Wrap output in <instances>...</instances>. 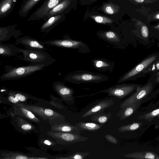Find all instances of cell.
<instances>
[{
  "instance_id": "obj_1",
  "label": "cell",
  "mask_w": 159,
  "mask_h": 159,
  "mask_svg": "<svg viewBox=\"0 0 159 159\" xmlns=\"http://www.w3.org/2000/svg\"><path fill=\"white\" fill-rule=\"evenodd\" d=\"M47 66L44 64L30 63L28 65L15 66L8 65L5 66V72L0 76L3 81L20 79L43 70Z\"/></svg>"
},
{
  "instance_id": "obj_2",
  "label": "cell",
  "mask_w": 159,
  "mask_h": 159,
  "mask_svg": "<svg viewBox=\"0 0 159 159\" xmlns=\"http://www.w3.org/2000/svg\"><path fill=\"white\" fill-rule=\"evenodd\" d=\"M64 79L66 81L75 84L98 83L108 80L109 78L100 73L80 70L70 72Z\"/></svg>"
},
{
  "instance_id": "obj_3",
  "label": "cell",
  "mask_w": 159,
  "mask_h": 159,
  "mask_svg": "<svg viewBox=\"0 0 159 159\" xmlns=\"http://www.w3.org/2000/svg\"><path fill=\"white\" fill-rule=\"evenodd\" d=\"M22 57L20 59L35 64H41L48 66L55 62L56 60L44 50L20 48Z\"/></svg>"
},
{
  "instance_id": "obj_4",
  "label": "cell",
  "mask_w": 159,
  "mask_h": 159,
  "mask_svg": "<svg viewBox=\"0 0 159 159\" xmlns=\"http://www.w3.org/2000/svg\"><path fill=\"white\" fill-rule=\"evenodd\" d=\"M46 45L59 47L77 49L80 52L86 53L89 51L86 44L80 41L72 39L64 36L61 39H56L45 41Z\"/></svg>"
},
{
  "instance_id": "obj_5",
  "label": "cell",
  "mask_w": 159,
  "mask_h": 159,
  "mask_svg": "<svg viewBox=\"0 0 159 159\" xmlns=\"http://www.w3.org/2000/svg\"><path fill=\"white\" fill-rule=\"evenodd\" d=\"M137 85L134 84H118L100 92L106 93L111 97L122 99L133 92L137 89Z\"/></svg>"
},
{
  "instance_id": "obj_6",
  "label": "cell",
  "mask_w": 159,
  "mask_h": 159,
  "mask_svg": "<svg viewBox=\"0 0 159 159\" xmlns=\"http://www.w3.org/2000/svg\"><path fill=\"white\" fill-rule=\"evenodd\" d=\"M153 88L150 83H148L143 86L137 87L136 92L126 98L120 104L121 108L138 102H142L143 100L151 92Z\"/></svg>"
},
{
  "instance_id": "obj_7",
  "label": "cell",
  "mask_w": 159,
  "mask_h": 159,
  "mask_svg": "<svg viewBox=\"0 0 159 159\" xmlns=\"http://www.w3.org/2000/svg\"><path fill=\"white\" fill-rule=\"evenodd\" d=\"M155 55L152 56L143 60L133 69L129 71L117 81L116 83H122L131 79L135 75L143 71L148 66L154 62L157 59Z\"/></svg>"
},
{
  "instance_id": "obj_8",
  "label": "cell",
  "mask_w": 159,
  "mask_h": 159,
  "mask_svg": "<svg viewBox=\"0 0 159 159\" xmlns=\"http://www.w3.org/2000/svg\"><path fill=\"white\" fill-rule=\"evenodd\" d=\"M63 0H46L27 20V21L42 19L44 15Z\"/></svg>"
},
{
  "instance_id": "obj_9",
  "label": "cell",
  "mask_w": 159,
  "mask_h": 159,
  "mask_svg": "<svg viewBox=\"0 0 159 159\" xmlns=\"http://www.w3.org/2000/svg\"><path fill=\"white\" fill-rule=\"evenodd\" d=\"M50 134L52 136L58 139L64 143H74L84 142L88 139V138L80 134L69 133L52 132Z\"/></svg>"
},
{
  "instance_id": "obj_10",
  "label": "cell",
  "mask_w": 159,
  "mask_h": 159,
  "mask_svg": "<svg viewBox=\"0 0 159 159\" xmlns=\"http://www.w3.org/2000/svg\"><path fill=\"white\" fill-rule=\"evenodd\" d=\"M114 104L113 100L108 97L101 99L83 114L81 117L84 118L89 117L96 113L104 111L105 109L111 107Z\"/></svg>"
},
{
  "instance_id": "obj_11",
  "label": "cell",
  "mask_w": 159,
  "mask_h": 159,
  "mask_svg": "<svg viewBox=\"0 0 159 159\" xmlns=\"http://www.w3.org/2000/svg\"><path fill=\"white\" fill-rule=\"evenodd\" d=\"M20 44L26 48L33 49L47 50L45 44L35 39L28 36H25L18 38L16 43V45Z\"/></svg>"
},
{
  "instance_id": "obj_12",
  "label": "cell",
  "mask_w": 159,
  "mask_h": 159,
  "mask_svg": "<svg viewBox=\"0 0 159 159\" xmlns=\"http://www.w3.org/2000/svg\"><path fill=\"white\" fill-rule=\"evenodd\" d=\"M52 87L58 94L66 101L74 102L75 97L73 96L74 90L66 85L61 81H56L52 84Z\"/></svg>"
},
{
  "instance_id": "obj_13",
  "label": "cell",
  "mask_w": 159,
  "mask_h": 159,
  "mask_svg": "<svg viewBox=\"0 0 159 159\" xmlns=\"http://www.w3.org/2000/svg\"><path fill=\"white\" fill-rule=\"evenodd\" d=\"M16 27L15 25L0 27V43L8 40L11 37L17 39L23 34L20 30L16 29Z\"/></svg>"
},
{
  "instance_id": "obj_14",
  "label": "cell",
  "mask_w": 159,
  "mask_h": 159,
  "mask_svg": "<svg viewBox=\"0 0 159 159\" xmlns=\"http://www.w3.org/2000/svg\"><path fill=\"white\" fill-rule=\"evenodd\" d=\"M71 2V0H63L47 13L42 19L45 22L53 16L65 13L69 8Z\"/></svg>"
},
{
  "instance_id": "obj_15",
  "label": "cell",
  "mask_w": 159,
  "mask_h": 159,
  "mask_svg": "<svg viewBox=\"0 0 159 159\" xmlns=\"http://www.w3.org/2000/svg\"><path fill=\"white\" fill-rule=\"evenodd\" d=\"M65 18L64 13H61L50 17L42 25L40 30L41 32L47 33L63 20Z\"/></svg>"
},
{
  "instance_id": "obj_16",
  "label": "cell",
  "mask_w": 159,
  "mask_h": 159,
  "mask_svg": "<svg viewBox=\"0 0 159 159\" xmlns=\"http://www.w3.org/2000/svg\"><path fill=\"white\" fill-rule=\"evenodd\" d=\"M93 67L101 71H113L115 65L114 62L111 61L103 58L94 59L92 60Z\"/></svg>"
},
{
  "instance_id": "obj_17",
  "label": "cell",
  "mask_w": 159,
  "mask_h": 159,
  "mask_svg": "<svg viewBox=\"0 0 159 159\" xmlns=\"http://www.w3.org/2000/svg\"><path fill=\"white\" fill-rule=\"evenodd\" d=\"M21 53L20 48L11 44H4L0 43V55L3 57L17 56Z\"/></svg>"
},
{
  "instance_id": "obj_18",
  "label": "cell",
  "mask_w": 159,
  "mask_h": 159,
  "mask_svg": "<svg viewBox=\"0 0 159 159\" xmlns=\"http://www.w3.org/2000/svg\"><path fill=\"white\" fill-rule=\"evenodd\" d=\"M142 102H138L131 104L121 108L116 115L120 120L128 118L134 113L139 107Z\"/></svg>"
},
{
  "instance_id": "obj_19",
  "label": "cell",
  "mask_w": 159,
  "mask_h": 159,
  "mask_svg": "<svg viewBox=\"0 0 159 159\" xmlns=\"http://www.w3.org/2000/svg\"><path fill=\"white\" fill-rule=\"evenodd\" d=\"M15 5L14 0H1L0 19L7 16L12 11Z\"/></svg>"
},
{
  "instance_id": "obj_20",
  "label": "cell",
  "mask_w": 159,
  "mask_h": 159,
  "mask_svg": "<svg viewBox=\"0 0 159 159\" xmlns=\"http://www.w3.org/2000/svg\"><path fill=\"white\" fill-rule=\"evenodd\" d=\"M124 156L127 158L134 159H159V156L157 154L152 152L147 151L129 153Z\"/></svg>"
},
{
  "instance_id": "obj_21",
  "label": "cell",
  "mask_w": 159,
  "mask_h": 159,
  "mask_svg": "<svg viewBox=\"0 0 159 159\" xmlns=\"http://www.w3.org/2000/svg\"><path fill=\"white\" fill-rule=\"evenodd\" d=\"M75 126L77 129L80 131H94L99 129L103 126V124L92 122L83 121L78 123Z\"/></svg>"
},
{
  "instance_id": "obj_22",
  "label": "cell",
  "mask_w": 159,
  "mask_h": 159,
  "mask_svg": "<svg viewBox=\"0 0 159 159\" xmlns=\"http://www.w3.org/2000/svg\"><path fill=\"white\" fill-rule=\"evenodd\" d=\"M41 0H24L19 11L20 16L26 17L31 9Z\"/></svg>"
},
{
  "instance_id": "obj_23",
  "label": "cell",
  "mask_w": 159,
  "mask_h": 159,
  "mask_svg": "<svg viewBox=\"0 0 159 159\" xmlns=\"http://www.w3.org/2000/svg\"><path fill=\"white\" fill-rule=\"evenodd\" d=\"M111 116V114L110 112L106 113L103 111L94 114L90 116L89 118L92 121L103 124L107 122Z\"/></svg>"
},
{
  "instance_id": "obj_24",
  "label": "cell",
  "mask_w": 159,
  "mask_h": 159,
  "mask_svg": "<svg viewBox=\"0 0 159 159\" xmlns=\"http://www.w3.org/2000/svg\"><path fill=\"white\" fill-rule=\"evenodd\" d=\"M54 130L61 132L69 133L80 134L81 133L75 127V126L72 125L69 123L62 124L54 128Z\"/></svg>"
},
{
  "instance_id": "obj_25",
  "label": "cell",
  "mask_w": 159,
  "mask_h": 159,
  "mask_svg": "<svg viewBox=\"0 0 159 159\" xmlns=\"http://www.w3.org/2000/svg\"><path fill=\"white\" fill-rule=\"evenodd\" d=\"M100 35L103 39L110 42H118L120 41L118 36L112 31L104 32L100 34Z\"/></svg>"
},
{
  "instance_id": "obj_26",
  "label": "cell",
  "mask_w": 159,
  "mask_h": 159,
  "mask_svg": "<svg viewBox=\"0 0 159 159\" xmlns=\"http://www.w3.org/2000/svg\"><path fill=\"white\" fill-rule=\"evenodd\" d=\"M142 123L135 122L120 126L117 130L121 132L131 131L137 129L141 126Z\"/></svg>"
},
{
  "instance_id": "obj_27",
  "label": "cell",
  "mask_w": 159,
  "mask_h": 159,
  "mask_svg": "<svg viewBox=\"0 0 159 159\" xmlns=\"http://www.w3.org/2000/svg\"><path fill=\"white\" fill-rule=\"evenodd\" d=\"M118 6L115 5L107 3L104 5L103 6V11L106 13L109 14H113L117 13L119 8Z\"/></svg>"
},
{
  "instance_id": "obj_28",
  "label": "cell",
  "mask_w": 159,
  "mask_h": 159,
  "mask_svg": "<svg viewBox=\"0 0 159 159\" xmlns=\"http://www.w3.org/2000/svg\"><path fill=\"white\" fill-rule=\"evenodd\" d=\"M159 115V108L152 110L151 111L141 115L139 116L140 119L149 120Z\"/></svg>"
},
{
  "instance_id": "obj_29",
  "label": "cell",
  "mask_w": 159,
  "mask_h": 159,
  "mask_svg": "<svg viewBox=\"0 0 159 159\" xmlns=\"http://www.w3.org/2000/svg\"><path fill=\"white\" fill-rule=\"evenodd\" d=\"M91 17L97 23L101 24H111L112 20L108 17L100 16H91Z\"/></svg>"
},
{
  "instance_id": "obj_30",
  "label": "cell",
  "mask_w": 159,
  "mask_h": 159,
  "mask_svg": "<svg viewBox=\"0 0 159 159\" xmlns=\"http://www.w3.org/2000/svg\"><path fill=\"white\" fill-rule=\"evenodd\" d=\"M159 70V59L153 62L143 72L145 73H150Z\"/></svg>"
},
{
  "instance_id": "obj_31",
  "label": "cell",
  "mask_w": 159,
  "mask_h": 159,
  "mask_svg": "<svg viewBox=\"0 0 159 159\" xmlns=\"http://www.w3.org/2000/svg\"><path fill=\"white\" fill-rule=\"evenodd\" d=\"M89 154L88 152H77L72 155L63 158L69 159H84Z\"/></svg>"
},
{
  "instance_id": "obj_32",
  "label": "cell",
  "mask_w": 159,
  "mask_h": 159,
  "mask_svg": "<svg viewBox=\"0 0 159 159\" xmlns=\"http://www.w3.org/2000/svg\"><path fill=\"white\" fill-rule=\"evenodd\" d=\"M20 109L23 114H24L25 116L28 118L34 121H38V119L31 111L27 110L24 107H21Z\"/></svg>"
},
{
  "instance_id": "obj_33",
  "label": "cell",
  "mask_w": 159,
  "mask_h": 159,
  "mask_svg": "<svg viewBox=\"0 0 159 159\" xmlns=\"http://www.w3.org/2000/svg\"><path fill=\"white\" fill-rule=\"evenodd\" d=\"M140 29L143 37L145 39H147L149 35V31L147 27L143 23L141 26Z\"/></svg>"
},
{
  "instance_id": "obj_34",
  "label": "cell",
  "mask_w": 159,
  "mask_h": 159,
  "mask_svg": "<svg viewBox=\"0 0 159 159\" xmlns=\"http://www.w3.org/2000/svg\"><path fill=\"white\" fill-rule=\"evenodd\" d=\"M9 94L16 97L18 98L19 101L21 102L25 101L26 99V96L23 94L17 92H11L9 93Z\"/></svg>"
},
{
  "instance_id": "obj_35",
  "label": "cell",
  "mask_w": 159,
  "mask_h": 159,
  "mask_svg": "<svg viewBox=\"0 0 159 159\" xmlns=\"http://www.w3.org/2000/svg\"><path fill=\"white\" fill-rule=\"evenodd\" d=\"M105 138L107 141L112 143L117 144L118 143V140L117 139L110 134L106 135Z\"/></svg>"
},
{
  "instance_id": "obj_36",
  "label": "cell",
  "mask_w": 159,
  "mask_h": 159,
  "mask_svg": "<svg viewBox=\"0 0 159 159\" xmlns=\"http://www.w3.org/2000/svg\"><path fill=\"white\" fill-rule=\"evenodd\" d=\"M21 128L24 130H29L32 129V126L29 124H25L21 126Z\"/></svg>"
},
{
  "instance_id": "obj_37",
  "label": "cell",
  "mask_w": 159,
  "mask_h": 159,
  "mask_svg": "<svg viewBox=\"0 0 159 159\" xmlns=\"http://www.w3.org/2000/svg\"><path fill=\"white\" fill-rule=\"evenodd\" d=\"M8 100L10 102L12 103H16L17 102L15 99V97H14L12 95H11L9 97Z\"/></svg>"
},
{
  "instance_id": "obj_38",
  "label": "cell",
  "mask_w": 159,
  "mask_h": 159,
  "mask_svg": "<svg viewBox=\"0 0 159 159\" xmlns=\"http://www.w3.org/2000/svg\"><path fill=\"white\" fill-rule=\"evenodd\" d=\"M153 19L154 20H159V11L157 12L153 17Z\"/></svg>"
},
{
  "instance_id": "obj_39",
  "label": "cell",
  "mask_w": 159,
  "mask_h": 159,
  "mask_svg": "<svg viewBox=\"0 0 159 159\" xmlns=\"http://www.w3.org/2000/svg\"><path fill=\"white\" fill-rule=\"evenodd\" d=\"M44 143L45 144L49 145H50L51 144V143L48 140H45L44 141Z\"/></svg>"
},
{
  "instance_id": "obj_40",
  "label": "cell",
  "mask_w": 159,
  "mask_h": 159,
  "mask_svg": "<svg viewBox=\"0 0 159 159\" xmlns=\"http://www.w3.org/2000/svg\"><path fill=\"white\" fill-rule=\"evenodd\" d=\"M145 0H135V1L137 2L141 3L143 2Z\"/></svg>"
},
{
  "instance_id": "obj_41",
  "label": "cell",
  "mask_w": 159,
  "mask_h": 159,
  "mask_svg": "<svg viewBox=\"0 0 159 159\" xmlns=\"http://www.w3.org/2000/svg\"><path fill=\"white\" fill-rule=\"evenodd\" d=\"M153 28L156 30H159V24L158 25L154 26Z\"/></svg>"
},
{
  "instance_id": "obj_42",
  "label": "cell",
  "mask_w": 159,
  "mask_h": 159,
  "mask_svg": "<svg viewBox=\"0 0 159 159\" xmlns=\"http://www.w3.org/2000/svg\"><path fill=\"white\" fill-rule=\"evenodd\" d=\"M158 83H159V76H157L155 80Z\"/></svg>"
},
{
  "instance_id": "obj_43",
  "label": "cell",
  "mask_w": 159,
  "mask_h": 159,
  "mask_svg": "<svg viewBox=\"0 0 159 159\" xmlns=\"http://www.w3.org/2000/svg\"><path fill=\"white\" fill-rule=\"evenodd\" d=\"M156 76H159V72H158L157 73Z\"/></svg>"
},
{
  "instance_id": "obj_44",
  "label": "cell",
  "mask_w": 159,
  "mask_h": 159,
  "mask_svg": "<svg viewBox=\"0 0 159 159\" xmlns=\"http://www.w3.org/2000/svg\"><path fill=\"white\" fill-rule=\"evenodd\" d=\"M1 92H3L4 91H6V90H5V89H2L1 90Z\"/></svg>"
},
{
  "instance_id": "obj_45",
  "label": "cell",
  "mask_w": 159,
  "mask_h": 159,
  "mask_svg": "<svg viewBox=\"0 0 159 159\" xmlns=\"http://www.w3.org/2000/svg\"><path fill=\"white\" fill-rule=\"evenodd\" d=\"M157 105H159V101L157 102Z\"/></svg>"
},
{
  "instance_id": "obj_46",
  "label": "cell",
  "mask_w": 159,
  "mask_h": 159,
  "mask_svg": "<svg viewBox=\"0 0 159 159\" xmlns=\"http://www.w3.org/2000/svg\"><path fill=\"white\" fill-rule=\"evenodd\" d=\"M93 0V1H94V0Z\"/></svg>"
}]
</instances>
